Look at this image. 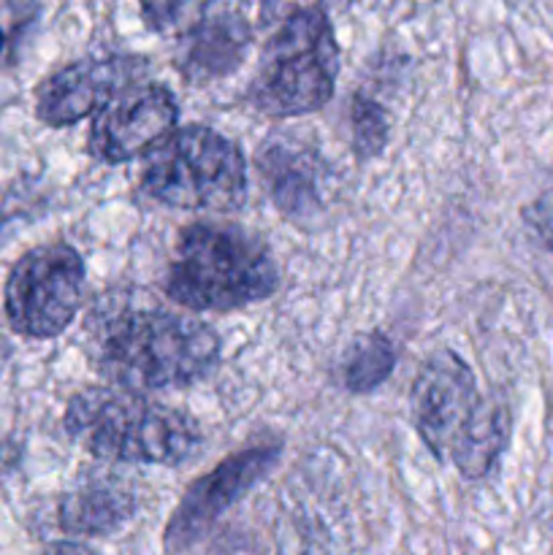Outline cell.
<instances>
[{"label":"cell","instance_id":"6da1fadb","mask_svg":"<svg viewBox=\"0 0 553 555\" xmlns=\"http://www.w3.org/2000/svg\"><path fill=\"white\" fill-rule=\"evenodd\" d=\"M92 358L125 390L190 388L217 366L220 339L193 318L117 304L92 318Z\"/></svg>","mask_w":553,"mask_h":555},{"label":"cell","instance_id":"7a4b0ae2","mask_svg":"<svg viewBox=\"0 0 553 555\" xmlns=\"http://www.w3.org/2000/svg\"><path fill=\"white\" fill-rule=\"evenodd\" d=\"M280 285L269 247L231 222H193L179 233L166 293L193 312H228L266 301Z\"/></svg>","mask_w":553,"mask_h":555},{"label":"cell","instance_id":"3957f363","mask_svg":"<svg viewBox=\"0 0 553 555\" xmlns=\"http://www.w3.org/2000/svg\"><path fill=\"white\" fill-rule=\"evenodd\" d=\"M63 423L87 453L119 464L173 466L201 448L193 417L125 388L81 390L68 401Z\"/></svg>","mask_w":553,"mask_h":555},{"label":"cell","instance_id":"277c9868","mask_svg":"<svg viewBox=\"0 0 553 555\" xmlns=\"http://www.w3.org/2000/svg\"><path fill=\"white\" fill-rule=\"evenodd\" d=\"M339 76V43L323 9L296 11L274 25L249 101L269 117H301L331 101Z\"/></svg>","mask_w":553,"mask_h":555},{"label":"cell","instance_id":"5b68a950","mask_svg":"<svg viewBox=\"0 0 553 555\" xmlns=\"http://www.w3.org/2000/svg\"><path fill=\"white\" fill-rule=\"evenodd\" d=\"M141 184L173 209L233 211L247 198V163L231 139L190 125L146 152Z\"/></svg>","mask_w":553,"mask_h":555},{"label":"cell","instance_id":"8992f818","mask_svg":"<svg viewBox=\"0 0 553 555\" xmlns=\"http://www.w3.org/2000/svg\"><path fill=\"white\" fill-rule=\"evenodd\" d=\"M85 263L63 242L41 244L22 255L5 282V314L16 334L52 339L63 334L81 307Z\"/></svg>","mask_w":553,"mask_h":555},{"label":"cell","instance_id":"52a82bcc","mask_svg":"<svg viewBox=\"0 0 553 555\" xmlns=\"http://www.w3.org/2000/svg\"><path fill=\"white\" fill-rule=\"evenodd\" d=\"M282 444L263 442L239 450L215 466L209 475L195 480L184 491L182 502L173 509L171 520L163 531L166 553H182L201 540L211 526L220 520L226 509L242 502L276 464H280Z\"/></svg>","mask_w":553,"mask_h":555},{"label":"cell","instance_id":"ba28073f","mask_svg":"<svg viewBox=\"0 0 553 555\" xmlns=\"http://www.w3.org/2000/svg\"><path fill=\"white\" fill-rule=\"evenodd\" d=\"M483 396L472 369L453 350H437L423 361L412 385V423L434 459L448 461L461 434L477 415Z\"/></svg>","mask_w":553,"mask_h":555},{"label":"cell","instance_id":"9c48e42d","mask_svg":"<svg viewBox=\"0 0 553 555\" xmlns=\"http://www.w3.org/2000/svg\"><path fill=\"white\" fill-rule=\"evenodd\" d=\"M177 98L157 81H139L98 112L90 130V155L101 163H125L155 150L177 128Z\"/></svg>","mask_w":553,"mask_h":555},{"label":"cell","instance_id":"30bf717a","mask_svg":"<svg viewBox=\"0 0 553 555\" xmlns=\"http://www.w3.org/2000/svg\"><path fill=\"white\" fill-rule=\"evenodd\" d=\"M144 57L112 54V57H87L54 70L36 92V114L49 128H68L81 117L101 112L108 101L128 87L144 81Z\"/></svg>","mask_w":553,"mask_h":555},{"label":"cell","instance_id":"8fae6325","mask_svg":"<svg viewBox=\"0 0 553 555\" xmlns=\"http://www.w3.org/2000/svg\"><path fill=\"white\" fill-rule=\"evenodd\" d=\"M258 177L271 204L285 217H314L329 201L331 168L314 146L291 133H274L258 150Z\"/></svg>","mask_w":553,"mask_h":555},{"label":"cell","instance_id":"7c38bea8","mask_svg":"<svg viewBox=\"0 0 553 555\" xmlns=\"http://www.w3.org/2000/svg\"><path fill=\"white\" fill-rule=\"evenodd\" d=\"M253 27L239 11L204 16L179 38L177 68L193 85H209L233 74L244 63Z\"/></svg>","mask_w":553,"mask_h":555},{"label":"cell","instance_id":"4fadbf2b","mask_svg":"<svg viewBox=\"0 0 553 555\" xmlns=\"http://www.w3.org/2000/svg\"><path fill=\"white\" fill-rule=\"evenodd\" d=\"M136 513V493L114 475H87L63 496L60 529L74 537H106Z\"/></svg>","mask_w":553,"mask_h":555},{"label":"cell","instance_id":"5bb4252c","mask_svg":"<svg viewBox=\"0 0 553 555\" xmlns=\"http://www.w3.org/2000/svg\"><path fill=\"white\" fill-rule=\"evenodd\" d=\"M510 437V412L502 401L483 399L470 428L459 437L450 459L466 480H480L491 472Z\"/></svg>","mask_w":553,"mask_h":555},{"label":"cell","instance_id":"9a60e30c","mask_svg":"<svg viewBox=\"0 0 553 555\" xmlns=\"http://www.w3.org/2000/svg\"><path fill=\"white\" fill-rule=\"evenodd\" d=\"M396 366V347L380 331L361 334L350 341V347L342 356V383L352 393H369L380 388L390 377Z\"/></svg>","mask_w":553,"mask_h":555},{"label":"cell","instance_id":"2e32d148","mask_svg":"<svg viewBox=\"0 0 553 555\" xmlns=\"http://www.w3.org/2000/svg\"><path fill=\"white\" fill-rule=\"evenodd\" d=\"M146 27L155 33H188L215 0H139Z\"/></svg>","mask_w":553,"mask_h":555},{"label":"cell","instance_id":"e0dca14e","mask_svg":"<svg viewBox=\"0 0 553 555\" xmlns=\"http://www.w3.org/2000/svg\"><path fill=\"white\" fill-rule=\"evenodd\" d=\"M388 141V119L383 106L372 98L358 95L352 101V144L361 157H374Z\"/></svg>","mask_w":553,"mask_h":555},{"label":"cell","instance_id":"ac0fdd59","mask_svg":"<svg viewBox=\"0 0 553 555\" xmlns=\"http://www.w3.org/2000/svg\"><path fill=\"white\" fill-rule=\"evenodd\" d=\"M30 20L33 5L27 0H0V65L14 57Z\"/></svg>","mask_w":553,"mask_h":555},{"label":"cell","instance_id":"d6986e66","mask_svg":"<svg viewBox=\"0 0 553 555\" xmlns=\"http://www.w3.org/2000/svg\"><path fill=\"white\" fill-rule=\"evenodd\" d=\"M524 222L529 225V231L540 238L542 247L553 249V188L545 190L540 198H535L526 206Z\"/></svg>","mask_w":553,"mask_h":555},{"label":"cell","instance_id":"ffe728a7","mask_svg":"<svg viewBox=\"0 0 553 555\" xmlns=\"http://www.w3.org/2000/svg\"><path fill=\"white\" fill-rule=\"evenodd\" d=\"M307 9H320V0H260V22L266 27H274L285 16Z\"/></svg>","mask_w":553,"mask_h":555},{"label":"cell","instance_id":"44dd1931","mask_svg":"<svg viewBox=\"0 0 553 555\" xmlns=\"http://www.w3.org/2000/svg\"><path fill=\"white\" fill-rule=\"evenodd\" d=\"M41 555H95L81 542H54V545L43 547Z\"/></svg>","mask_w":553,"mask_h":555}]
</instances>
